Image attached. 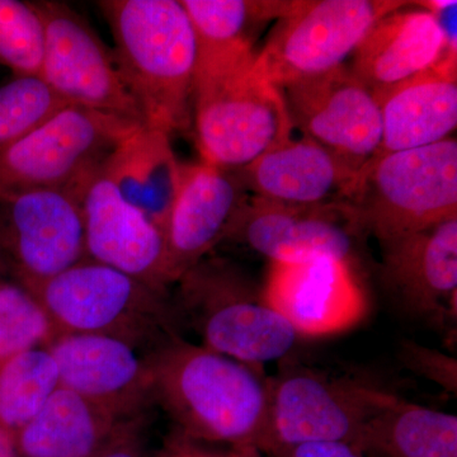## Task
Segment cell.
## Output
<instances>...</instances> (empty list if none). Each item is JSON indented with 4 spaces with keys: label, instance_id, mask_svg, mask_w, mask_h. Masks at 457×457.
Returning a JSON list of instances; mask_svg holds the SVG:
<instances>
[{
    "label": "cell",
    "instance_id": "cell-1",
    "mask_svg": "<svg viewBox=\"0 0 457 457\" xmlns=\"http://www.w3.org/2000/svg\"><path fill=\"white\" fill-rule=\"evenodd\" d=\"M154 403L176 431L196 442L260 453L269 418V378L246 365L174 337L144 357Z\"/></svg>",
    "mask_w": 457,
    "mask_h": 457
},
{
    "label": "cell",
    "instance_id": "cell-2",
    "mask_svg": "<svg viewBox=\"0 0 457 457\" xmlns=\"http://www.w3.org/2000/svg\"><path fill=\"white\" fill-rule=\"evenodd\" d=\"M97 5L146 126L170 137L187 131L194 122L198 46L182 3L102 0Z\"/></svg>",
    "mask_w": 457,
    "mask_h": 457
},
{
    "label": "cell",
    "instance_id": "cell-3",
    "mask_svg": "<svg viewBox=\"0 0 457 457\" xmlns=\"http://www.w3.org/2000/svg\"><path fill=\"white\" fill-rule=\"evenodd\" d=\"M254 49L198 56L194 122L201 161L243 170L293 137L282 90L255 62Z\"/></svg>",
    "mask_w": 457,
    "mask_h": 457
},
{
    "label": "cell",
    "instance_id": "cell-4",
    "mask_svg": "<svg viewBox=\"0 0 457 457\" xmlns=\"http://www.w3.org/2000/svg\"><path fill=\"white\" fill-rule=\"evenodd\" d=\"M57 337H108L145 354L180 335L173 297L92 260L29 288Z\"/></svg>",
    "mask_w": 457,
    "mask_h": 457
},
{
    "label": "cell",
    "instance_id": "cell-5",
    "mask_svg": "<svg viewBox=\"0 0 457 457\" xmlns=\"http://www.w3.org/2000/svg\"><path fill=\"white\" fill-rule=\"evenodd\" d=\"M176 285L180 324L194 329L207 350L262 368L286 359L299 341L262 288L227 260L206 257Z\"/></svg>",
    "mask_w": 457,
    "mask_h": 457
},
{
    "label": "cell",
    "instance_id": "cell-6",
    "mask_svg": "<svg viewBox=\"0 0 457 457\" xmlns=\"http://www.w3.org/2000/svg\"><path fill=\"white\" fill-rule=\"evenodd\" d=\"M351 206L381 245L457 216L455 137L378 156Z\"/></svg>",
    "mask_w": 457,
    "mask_h": 457
},
{
    "label": "cell",
    "instance_id": "cell-7",
    "mask_svg": "<svg viewBox=\"0 0 457 457\" xmlns=\"http://www.w3.org/2000/svg\"><path fill=\"white\" fill-rule=\"evenodd\" d=\"M398 394L359 376L282 363L269 378V418L260 453L312 441L354 444L363 425Z\"/></svg>",
    "mask_w": 457,
    "mask_h": 457
},
{
    "label": "cell",
    "instance_id": "cell-8",
    "mask_svg": "<svg viewBox=\"0 0 457 457\" xmlns=\"http://www.w3.org/2000/svg\"><path fill=\"white\" fill-rule=\"evenodd\" d=\"M139 128L68 104L0 152V197L46 189L74 191Z\"/></svg>",
    "mask_w": 457,
    "mask_h": 457
},
{
    "label": "cell",
    "instance_id": "cell-9",
    "mask_svg": "<svg viewBox=\"0 0 457 457\" xmlns=\"http://www.w3.org/2000/svg\"><path fill=\"white\" fill-rule=\"evenodd\" d=\"M400 0H299L276 22L255 62L279 89L341 68Z\"/></svg>",
    "mask_w": 457,
    "mask_h": 457
},
{
    "label": "cell",
    "instance_id": "cell-10",
    "mask_svg": "<svg viewBox=\"0 0 457 457\" xmlns=\"http://www.w3.org/2000/svg\"><path fill=\"white\" fill-rule=\"evenodd\" d=\"M46 29L41 79L65 104L146 126L112 47L62 2H33Z\"/></svg>",
    "mask_w": 457,
    "mask_h": 457
},
{
    "label": "cell",
    "instance_id": "cell-11",
    "mask_svg": "<svg viewBox=\"0 0 457 457\" xmlns=\"http://www.w3.org/2000/svg\"><path fill=\"white\" fill-rule=\"evenodd\" d=\"M77 192L29 191L0 197V270L29 290L87 260Z\"/></svg>",
    "mask_w": 457,
    "mask_h": 457
},
{
    "label": "cell",
    "instance_id": "cell-12",
    "mask_svg": "<svg viewBox=\"0 0 457 457\" xmlns=\"http://www.w3.org/2000/svg\"><path fill=\"white\" fill-rule=\"evenodd\" d=\"M286 107L303 137L362 173L380 155L383 117L378 97L343 65L284 87Z\"/></svg>",
    "mask_w": 457,
    "mask_h": 457
},
{
    "label": "cell",
    "instance_id": "cell-13",
    "mask_svg": "<svg viewBox=\"0 0 457 457\" xmlns=\"http://www.w3.org/2000/svg\"><path fill=\"white\" fill-rule=\"evenodd\" d=\"M362 236L351 204L295 206L249 196L227 242L242 243L270 263L333 257L354 266Z\"/></svg>",
    "mask_w": 457,
    "mask_h": 457
},
{
    "label": "cell",
    "instance_id": "cell-14",
    "mask_svg": "<svg viewBox=\"0 0 457 457\" xmlns=\"http://www.w3.org/2000/svg\"><path fill=\"white\" fill-rule=\"evenodd\" d=\"M262 293L300 338L347 332L368 312L353 264L338 258L270 263Z\"/></svg>",
    "mask_w": 457,
    "mask_h": 457
},
{
    "label": "cell",
    "instance_id": "cell-15",
    "mask_svg": "<svg viewBox=\"0 0 457 457\" xmlns=\"http://www.w3.org/2000/svg\"><path fill=\"white\" fill-rule=\"evenodd\" d=\"M102 165L74 189L82 207L87 257L168 293L173 284L164 234L122 200Z\"/></svg>",
    "mask_w": 457,
    "mask_h": 457
},
{
    "label": "cell",
    "instance_id": "cell-16",
    "mask_svg": "<svg viewBox=\"0 0 457 457\" xmlns=\"http://www.w3.org/2000/svg\"><path fill=\"white\" fill-rule=\"evenodd\" d=\"M55 360L59 385L116 420L146 414L154 403L145 360L130 345L108 337L59 336L46 347Z\"/></svg>",
    "mask_w": 457,
    "mask_h": 457
},
{
    "label": "cell",
    "instance_id": "cell-17",
    "mask_svg": "<svg viewBox=\"0 0 457 457\" xmlns=\"http://www.w3.org/2000/svg\"><path fill=\"white\" fill-rule=\"evenodd\" d=\"M242 176L200 161L183 164L165 242L171 284L227 242L248 203Z\"/></svg>",
    "mask_w": 457,
    "mask_h": 457
},
{
    "label": "cell",
    "instance_id": "cell-18",
    "mask_svg": "<svg viewBox=\"0 0 457 457\" xmlns=\"http://www.w3.org/2000/svg\"><path fill=\"white\" fill-rule=\"evenodd\" d=\"M381 279L411 317L456 324L457 216L381 245Z\"/></svg>",
    "mask_w": 457,
    "mask_h": 457
},
{
    "label": "cell",
    "instance_id": "cell-19",
    "mask_svg": "<svg viewBox=\"0 0 457 457\" xmlns=\"http://www.w3.org/2000/svg\"><path fill=\"white\" fill-rule=\"evenodd\" d=\"M242 171L252 196L295 206L351 204L361 173L311 139H290Z\"/></svg>",
    "mask_w": 457,
    "mask_h": 457
},
{
    "label": "cell",
    "instance_id": "cell-20",
    "mask_svg": "<svg viewBox=\"0 0 457 457\" xmlns=\"http://www.w3.org/2000/svg\"><path fill=\"white\" fill-rule=\"evenodd\" d=\"M408 5L381 18L352 56L351 71L378 99L444 59L457 62L447 55L432 14Z\"/></svg>",
    "mask_w": 457,
    "mask_h": 457
},
{
    "label": "cell",
    "instance_id": "cell-21",
    "mask_svg": "<svg viewBox=\"0 0 457 457\" xmlns=\"http://www.w3.org/2000/svg\"><path fill=\"white\" fill-rule=\"evenodd\" d=\"M378 102L383 117L380 155L453 137L457 126L456 60H442L435 68L389 90Z\"/></svg>",
    "mask_w": 457,
    "mask_h": 457
},
{
    "label": "cell",
    "instance_id": "cell-22",
    "mask_svg": "<svg viewBox=\"0 0 457 457\" xmlns=\"http://www.w3.org/2000/svg\"><path fill=\"white\" fill-rule=\"evenodd\" d=\"M170 135L141 126L116 147L102 170L126 204L167 234L182 182Z\"/></svg>",
    "mask_w": 457,
    "mask_h": 457
},
{
    "label": "cell",
    "instance_id": "cell-23",
    "mask_svg": "<svg viewBox=\"0 0 457 457\" xmlns=\"http://www.w3.org/2000/svg\"><path fill=\"white\" fill-rule=\"evenodd\" d=\"M126 422L59 387L16 433L18 456L95 457Z\"/></svg>",
    "mask_w": 457,
    "mask_h": 457
},
{
    "label": "cell",
    "instance_id": "cell-24",
    "mask_svg": "<svg viewBox=\"0 0 457 457\" xmlns=\"http://www.w3.org/2000/svg\"><path fill=\"white\" fill-rule=\"evenodd\" d=\"M353 445L365 457H457V417L395 395Z\"/></svg>",
    "mask_w": 457,
    "mask_h": 457
},
{
    "label": "cell",
    "instance_id": "cell-25",
    "mask_svg": "<svg viewBox=\"0 0 457 457\" xmlns=\"http://www.w3.org/2000/svg\"><path fill=\"white\" fill-rule=\"evenodd\" d=\"M299 0H182L198 56L254 49L260 29L287 16Z\"/></svg>",
    "mask_w": 457,
    "mask_h": 457
},
{
    "label": "cell",
    "instance_id": "cell-26",
    "mask_svg": "<svg viewBox=\"0 0 457 457\" xmlns=\"http://www.w3.org/2000/svg\"><path fill=\"white\" fill-rule=\"evenodd\" d=\"M59 387V371L47 348H35L5 361L0 365V427L17 433Z\"/></svg>",
    "mask_w": 457,
    "mask_h": 457
},
{
    "label": "cell",
    "instance_id": "cell-27",
    "mask_svg": "<svg viewBox=\"0 0 457 457\" xmlns=\"http://www.w3.org/2000/svg\"><path fill=\"white\" fill-rule=\"evenodd\" d=\"M57 333L36 297L14 282L0 281V365L17 354L49 347Z\"/></svg>",
    "mask_w": 457,
    "mask_h": 457
},
{
    "label": "cell",
    "instance_id": "cell-28",
    "mask_svg": "<svg viewBox=\"0 0 457 457\" xmlns=\"http://www.w3.org/2000/svg\"><path fill=\"white\" fill-rule=\"evenodd\" d=\"M46 29L33 3L0 0V64L14 77H41Z\"/></svg>",
    "mask_w": 457,
    "mask_h": 457
},
{
    "label": "cell",
    "instance_id": "cell-29",
    "mask_svg": "<svg viewBox=\"0 0 457 457\" xmlns=\"http://www.w3.org/2000/svg\"><path fill=\"white\" fill-rule=\"evenodd\" d=\"M68 106L41 78L14 77L0 87V152Z\"/></svg>",
    "mask_w": 457,
    "mask_h": 457
},
{
    "label": "cell",
    "instance_id": "cell-30",
    "mask_svg": "<svg viewBox=\"0 0 457 457\" xmlns=\"http://www.w3.org/2000/svg\"><path fill=\"white\" fill-rule=\"evenodd\" d=\"M400 363L447 393L457 392V360L451 354L426 347L414 341H402L399 345Z\"/></svg>",
    "mask_w": 457,
    "mask_h": 457
},
{
    "label": "cell",
    "instance_id": "cell-31",
    "mask_svg": "<svg viewBox=\"0 0 457 457\" xmlns=\"http://www.w3.org/2000/svg\"><path fill=\"white\" fill-rule=\"evenodd\" d=\"M146 414L129 420L95 457H146Z\"/></svg>",
    "mask_w": 457,
    "mask_h": 457
},
{
    "label": "cell",
    "instance_id": "cell-32",
    "mask_svg": "<svg viewBox=\"0 0 457 457\" xmlns=\"http://www.w3.org/2000/svg\"><path fill=\"white\" fill-rule=\"evenodd\" d=\"M155 457H263V455L255 450L228 449L227 453H216V451L204 449L198 445V442L186 437L179 431H174Z\"/></svg>",
    "mask_w": 457,
    "mask_h": 457
},
{
    "label": "cell",
    "instance_id": "cell-33",
    "mask_svg": "<svg viewBox=\"0 0 457 457\" xmlns=\"http://www.w3.org/2000/svg\"><path fill=\"white\" fill-rule=\"evenodd\" d=\"M263 457H365L352 442L312 441L293 445Z\"/></svg>",
    "mask_w": 457,
    "mask_h": 457
},
{
    "label": "cell",
    "instance_id": "cell-34",
    "mask_svg": "<svg viewBox=\"0 0 457 457\" xmlns=\"http://www.w3.org/2000/svg\"><path fill=\"white\" fill-rule=\"evenodd\" d=\"M432 14L444 37L447 55L457 59V2L456 0H428L413 2Z\"/></svg>",
    "mask_w": 457,
    "mask_h": 457
},
{
    "label": "cell",
    "instance_id": "cell-35",
    "mask_svg": "<svg viewBox=\"0 0 457 457\" xmlns=\"http://www.w3.org/2000/svg\"><path fill=\"white\" fill-rule=\"evenodd\" d=\"M0 457L18 456L16 433L0 427Z\"/></svg>",
    "mask_w": 457,
    "mask_h": 457
}]
</instances>
